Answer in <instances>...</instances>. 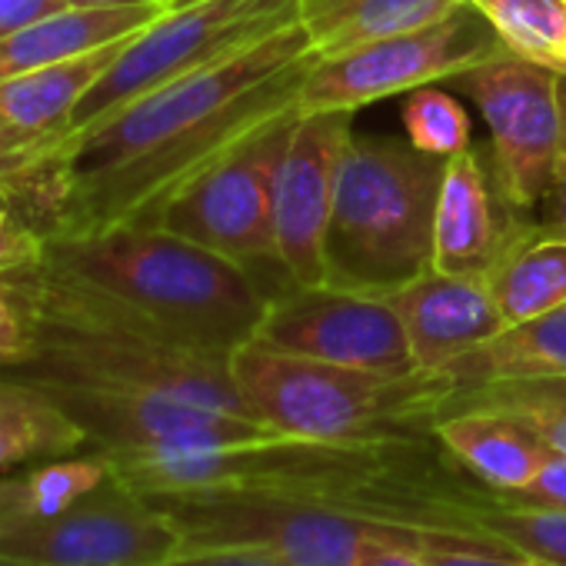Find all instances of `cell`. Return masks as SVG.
I'll return each instance as SVG.
<instances>
[{"label": "cell", "mask_w": 566, "mask_h": 566, "mask_svg": "<svg viewBox=\"0 0 566 566\" xmlns=\"http://www.w3.org/2000/svg\"><path fill=\"white\" fill-rule=\"evenodd\" d=\"M301 24L157 87L8 170L14 217L44 237L154 227L160 210L266 120L297 111L314 67Z\"/></svg>", "instance_id": "obj_1"}, {"label": "cell", "mask_w": 566, "mask_h": 566, "mask_svg": "<svg viewBox=\"0 0 566 566\" xmlns=\"http://www.w3.org/2000/svg\"><path fill=\"white\" fill-rule=\"evenodd\" d=\"M38 263L81 283L124 321L217 357L253 340L266 311L253 270L164 227L44 237Z\"/></svg>", "instance_id": "obj_2"}, {"label": "cell", "mask_w": 566, "mask_h": 566, "mask_svg": "<svg viewBox=\"0 0 566 566\" xmlns=\"http://www.w3.org/2000/svg\"><path fill=\"white\" fill-rule=\"evenodd\" d=\"M230 380L250 417L266 430L327 447L403 443L433 433L437 417L457 394L443 374L387 377L280 354L260 340L230 354Z\"/></svg>", "instance_id": "obj_3"}, {"label": "cell", "mask_w": 566, "mask_h": 566, "mask_svg": "<svg viewBox=\"0 0 566 566\" xmlns=\"http://www.w3.org/2000/svg\"><path fill=\"white\" fill-rule=\"evenodd\" d=\"M443 164L403 140L347 144L324 240L327 287L390 297L433 266Z\"/></svg>", "instance_id": "obj_4"}, {"label": "cell", "mask_w": 566, "mask_h": 566, "mask_svg": "<svg viewBox=\"0 0 566 566\" xmlns=\"http://www.w3.org/2000/svg\"><path fill=\"white\" fill-rule=\"evenodd\" d=\"M180 530L184 546H233L283 566H360L400 520L337 506L307 486H227L150 496Z\"/></svg>", "instance_id": "obj_5"}, {"label": "cell", "mask_w": 566, "mask_h": 566, "mask_svg": "<svg viewBox=\"0 0 566 566\" xmlns=\"http://www.w3.org/2000/svg\"><path fill=\"white\" fill-rule=\"evenodd\" d=\"M301 24V0H203L144 28L74 111L64 137L87 130L144 94L207 71ZM61 137V140H64Z\"/></svg>", "instance_id": "obj_6"}, {"label": "cell", "mask_w": 566, "mask_h": 566, "mask_svg": "<svg viewBox=\"0 0 566 566\" xmlns=\"http://www.w3.org/2000/svg\"><path fill=\"white\" fill-rule=\"evenodd\" d=\"M510 54L496 31L483 21L473 4L457 8L450 18L394 34L340 57L314 61L297 111L301 114H327V111H350L374 101H387L397 94H410L440 81H453L457 74L480 67L493 57Z\"/></svg>", "instance_id": "obj_7"}, {"label": "cell", "mask_w": 566, "mask_h": 566, "mask_svg": "<svg viewBox=\"0 0 566 566\" xmlns=\"http://www.w3.org/2000/svg\"><path fill=\"white\" fill-rule=\"evenodd\" d=\"M301 111H287L193 177L157 217L164 227L256 273L273 256V184ZM280 266V263H276Z\"/></svg>", "instance_id": "obj_8"}, {"label": "cell", "mask_w": 566, "mask_h": 566, "mask_svg": "<svg viewBox=\"0 0 566 566\" xmlns=\"http://www.w3.org/2000/svg\"><path fill=\"white\" fill-rule=\"evenodd\" d=\"M563 74L516 54L493 57L453 77L457 91L473 101L490 130V167L506 203L530 213L546 203L559 140H563Z\"/></svg>", "instance_id": "obj_9"}, {"label": "cell", "mask_w": 566, "mask_h": 566, "mask_svg": "<svg viewBox=\"0 0 566 566\" xmlns=\"http://www.w3.org/2000/svg\"><path fill=\"white\" fill-rule=\"evenodd\" d=\"M253 340L280 354L387 377L420 374L390 297L340 291L327 283L321 287H301L294 280L276 283Z\"/></svg>", "instance_id": "obj_10"}, {"label": "cell", "mask_w": 566, "mask_h": 566, "mask_svg": "<svg viewBox=\"0 0 566 566\" xmlns=\"http://www.w3.org/2000/svg\"><path fill=\"white\" fill-rule=\"evenodd\" d=\"M34 566H150L184 549L177 523L140 490L111 476L61 516L0 536Z\"/></svg>", "instance_id": "obj_11"}, {"label": "cell", "mask_w": 566, "mask_h": 566, "mask_svg": "<svg viewBox=\"0 0 566 566\" xmlns=\"http://www.w3.org/2000/svg\"><path fill=\"white\" fill-rule=\"evenodd\" d=\"M38 387L84 430L87 447L101 453L197 450V447L280 437L253 417L213 410L167 394L84 387V384H38Z\"/></svg>", "instance_id": "obj_12"}, {"label": "cell", "mask_w": 566, "mask_h": 566, "mask_svg": "<svg viewBox=\"0 0 566 566\" xmlns=\"http://www.w3.org/2000/svg\"><path fill=\"white\" fill-rule=\"evenodd\" d=\"M354 114H301L273 184V256L301 287L324 283V240Z\"/></svg>", "instance_id": "obj_13"}, {"label": "cell", "mask_w": 566, "mask_h": 566, "mask_svg": "<svg viewBox=\"0 0 566 566\" xmlns=\"http://www.w3.org/2000/svg\"><path fill=\"white\" fill-rule=\"evenodd\" d=\"M526 223L506 203L493 167L473 147L447 157L433 220L437 270L486 276Z\"/></svg>", "instance_id": "obj_14"}, {"label": "cell", "mask_w": 566, "mask_h": 566, "mask_svg": "<svg viewBox=\"0 0 566 566\" xmlns=\"http://www.w3.org/2000/svg\"><path fill=\"white\" fill-rule=\"evenodd\" d=\"M390 304L400 314L420 374H443L453 360L506 327L486 276L443 273L437 266L394 291Z\"/></svg>", "instance_id": "obj_15"}, {"label": "cell", "mask_w": 566, "mask_h": 566, "mask_svg": "<svg viewBox=\"0 0 566 566\" xmlns=\"http://www.w3.org/2000/svg\"><path fill=\"white\" fill-rule=\"evenodd\" d=\"M134 38L54 67L0 81V170L57 144L87 91Z\"/></svg>", "instance_id": "obj_16"}, {"label": "cell", "mask_w": 566, "mask_h": 566, "mask_svg": "<svg viewBox=\"0 0 566 566\" xmlns=\"http://www.w3.org/2000/svg\"><path fill=\"white\" fill-rule=\"evenodd\" d=\"M433 440L490 493L523 490L549 457V447L520 420L486 407H453L433 423Z\"/></svg>", "instance_id": "obj_17"}, {"label": "cell", "mask_w": 566, "mask_h": 566, "mask_svg": "<svg viewBox=\"0 0 566 566\" xmlns=\"http://www.w3.org/2000/svg\"><path fill=\"white\" fill-rule=\"evenodd\" d=\"M167 4H137V8H64L11 38L0 41V81L21 77L41 67H54L107 44L127 41L150 28Z\"/></svg>", "instance_id": "obj_18"}, {"label": "cell", "mask_w": 566, "mask_h": 566, "mask_svg": "<svg viewBox=\"0 0 566 566\" xmlns=\"http://www.w3.org/2000/svg\"><path fill=\"white\" fill-rule=\"evenodd\" d=\"M467 0H301V28L317 61L340 57L364 44L430 28Z\"/></svg>", "instance_id": "obj_19"}, {"label": "cell", "mask_w": 566, "mask_h": 566, "mask_svg": "<svg viewBox=\"0 0 566 566\" xmlns=\"http://www.w3.org/2000/svg\"><path fill=\"white\" fill-rule=\"evenodd\" d=\"M457 390L496 380H539L566 377V304L503 327L493 340L463 354L443 370Z\"/></svg>", "instance_id": "obj_20"}, {"label": "cell", "mask_w": 566, "mask_h": 566, "mask_svg": "<svg viewBox=\"0 0 566 566\" xmlns=\"http://www.w3.org/2000/svg\"><path fill=\"white\" fill-rule=\"evenodd\" d=\"M506 327L566 304V237L526 223L486 273Z\"/></svg>", "instance_id": "obj_21"}, {"label": "cell", "mask_w": 566, "mask_h": 566, "mask_svg": "<svg viewBox=\"0 0 566 566\" xmlns=\"http://www.w3.org/2000/svg\"><path fill=\"white\" fill-rule=\"evenodd\" d=\"M107 476L111 460L94 450L87 457L41 460L18 476L0 480V536L61 516Z\"/></svg>", "instance_id": "obj_22"}, {"label": "cell", "mask_w": 566, "mask_h": 566, "mask_svg": "<svg viewBox=\"0 0 566 566\" xmlns=\"http://www.w3.org/2000/svg\"><path fill=\"white\" fill-rule=\"evenodd\" d=\"M84 430L38 387L0 374V467L74 457Z\"/></svg>", "instance_id": "obj_23"}, {"label": "cell", "mask_w": 566, "mask_h": 566, "mask_svg": "<svg viewBox=\"0 0 566 566\" xmlns=\"http://www.w3.org/2000/svg\"><path fill=\"white\" fill-rule=\"evenodd\" d=\"M453 407H486L520 420L533 437H539L553 453L566 457V377L539 380H496L457 390L443 410Z\"/></svg>", "instance_id": "obj_24"}, {"label": "cell", "mask_w": 566, "mask_h": 566, "mask_svg": "<svg viewBox=\"0 0 566 566\" xmlns=\"http://www.w3.org/2000/svg\"><path fill=\"white\" fill-rule=\"evenodd\" d=\"M523 61L566 74V0H467Z\"/></svg>", "instance_id": "obj_25"}, {"label": "cell", "mask_w": 566, "mask_h": 566, "mask_svg": "<svg viewBox=\"0 0 566 566\" xmlns=\"http://www.w3.org/2000/svg\"><path fill=\"white\" fill-rule=\"evenodd\" d=\"M403 130H407L410 147L443 157V160L473 147V124H470L467 107L453 94L433 84L407 94Z\"/></svg>", "instance_id": "obj_26"}, {"label": "cell", "mask_w": 566, "mask_h": 566, "mask_svg": "<svg viewBox=\"0 0 566 566\" xmlns=\"http://www.w3.org/2000/svg\"><path fill=\"white\" fill-rule=\"evenodd\" d=\"M427 566H549L543 559L513 553L506 546L467 536V533H450L427 526V539L420 546Z\"/></svg>", "instance_id": "obj_27"}, {"label": "cell", "mask_w": 566, "mask_h": 566, "mask_svg": "<svg viewBox=\"0 0 566 566\" xmlns=\"http://www.w3.org/2000/svg\"><path fill=\"white\" fill-rule=\"evenodd\" d=\"M510 503H526V506H546V510H566V457L553 453L543 460L539 473L516 493H496Z\"/></svg>", "instance_id": "obj_28"}, {"label": "cell", "mask_w": 566, "mask_h": 566, "mask_svg": "<svg viewBox=\"0 0 566 566\" xmlns=\"http://www.w3.org/2000/svg\"><path fill=\"white\" fill-rule=\"evenodd\" d=\"M41 243L44 240L28 223L0 213V273L34 266L41 260Z\"/></svg>", "instance_id": "obj_29"}, {"label": "cell", "mask_w": 566, "mask_h": 566, "mask_svg": "<svg viewBox=\"0 0 566 566\" xmlns=\"http://www.w3.org/2000/svg\"><path fill=\"white\" fill-rule=\"evenodd\" d=\"M150 566H283L263 553L253 549H233V546H184L180 553L150 563Z\"/></svg>", "instance_id": "obj_30"}, {"label": "cell", "mask_w": 566, "mask_h": 566, "mask_svg": "<svg viewBox=\"0 0 566 566\" xmlns=\"http://www.w3.org/2000/svg\"><path fill=\"white\" fill-rule=\"evenodd\" d=\"M31 354V331L11 297L0 291V367L21 364Z\"/></svg>", "instance_id": "obj_31"}, {"label": "cell", "mask_w": 566, "mask_h": 566, "mask_svg": "<svg viewBox=\"0 0 566 566\" xmlns=\"http://www.w3.org/2000/svg\"><path fill=\"white\" fill-rule=\"evenodd\" d=\"M559 104H563V140H559V157H556V174H553V187L546 197V220L543 227L566 237V74L559 81Z\"/></svg>", "instance_id": "obj_32"}, {"label": "cell", "mask_w": 566, "mask_h": 566, "mask_svg": "<svg viewBox=\"0 0 566 566\" xmlns=\"http://www.w3.org/2000/svg\"><path fill=\"white\" fill-rule=\"evenodd\" d=\"M64 8H67V0H0V41Z\"/></svg>", "instance_id": "obj_33"}, {"label": "cell", "mask_w": 566, "mask_h": 566, "mask_svg": "<svg viewBox=\"0 0 566 566\" xmlns=\"http://www.w3.org/2000/svg\"><path fill=\"white\" fill-rule=\"evenodd\" d=\"M137 4H167V0H67V8H137Z\"/></svg>", "instance_id": "obj_34"}, {"label": "cell", "mask_w": 566, "mask_h": 566, "mask_svg": "<svg viewBox=\"0 0 566 566\" xmlns=\"http://www.w3.org/2000/svg\"><path fill=\"white\" fill-rule=\"evenodd\" d=\"M0 213H8V217H14V197H11V187L0 180ZM18 220V217H14Z\"/></svg>", "instance_id": "obj_35"}, {"label": "cell", "mask_w": 566, "mask_h": 566, "mask_svg": "<svg viewBox=\"0 0 566 566\" xmlns=\"http://www.w3.org/2000/svg\"><path fill=\"white\" fill-rule=\"evenodd\" d=\"M0 566H34V563H28V559H18V556H11V553L0 549Z\"/></svg>", "instance_id": "obj_36"}, {"label": "cell", "mask_w": 566, "mask_h": 566, "mask_svg": "<svg viewBox=\"0 0 566 566\" xmlns=\"http://www.w3.org/2000/svg\"><path fill=\"white\" fill-rule=\"evenodd\" d=\"M203 4V0H167V11H180V8H193Z\"/></svg>", "instance_id": "obj_37"}]
</instances>
